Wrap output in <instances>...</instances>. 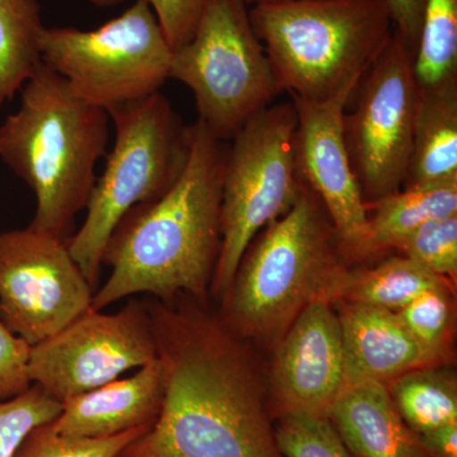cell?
Segmentation results:
<instances>
[{
    "mask_svg": "<svg viewBox=\"0 0 457 457\" xmlns=\"http://www.w3.org/2000/svg\"><path fill=\"white\" fill-rule=\"evenodd\" d=\"M156 359L152 319L144 300L113 314L90 308L55 336L31 347L32 384L64 403Z\"/></svg>",
    "mask_w": 457,
    "mask_h": 457,
    "instance_id": "obj_11",
    "label": "cell"
},
{
    "mask_svg": "<svg viewBox=\"0 0 457 457\" xmlns=\"http://www.w3.org/2000/svg\"><path fill=\"white\" fill-rule=\"evenodd\" d=\"M345 258L323 204L303 182L294 206L246 249L219 318L240 338L279 341L309 303L330 302Z\"/></svg>",
    "mask_w": 457,
    "mask_h": 457,
    "instance_id": "obj_4",
    "label": "cell"
},
{
    "mask_svg": "<svg viewBox=\"0 0 457 457\" xmlns=\"http://www.w3.org/2000/svg\"><path fill=\"white\" fill-rule=\"evenodd\" d=\"M327 417L354 457H429L400 416L386 384L345 385Z\"/></svg>",
    "mask_w": 457,
    "mask_h": 457,
    "instance_id": "obj_17",
    "label": "cell"
},
{
    "mask_svg": "<svg viewBox=\"0 0 457 457\" xmlns=\"http://www.w3.org/2000/svg\"><path fill=\"white\" fill-rule=\"evenodd\" d=\"M108 114L116 131L114 145L96 180L86 220L66 242L95 290L114 228L132 207L161 197L188 154V128L161 92Z\"/></svg>",
    "mask_w": 457,
    "mask_h": 457,
    "instance_id": "obj_6",
    "label": "cell"
},
{
    "mask_svg": "<svg viewBox=\"0 0 457 457\" xmlns=\"http://www.w3.org/2000/svg\"><path fill=\"white\" fill-rule=\"evenodd\" d=\"M62 404L38 385L8 400H0V457H14L35 427L53 422Z\"/></svg>",
    "mask_w": 457,
    "mask_h": 457,
    "instance_id": "obj_26",
    "label": "cell"
},
{
    "mask_svg": "<svg viewBox=\"0 0 457 457\" xmlns=\"http://www.w3.org/2000/svg\"><path fill=\"white\" fill-rule=\"evenodd\" d=\"M276 418L326 416L345 385V347L333 303H309L279 339L273 363Z\"/></svg>",
    "mask_w": 457,
    "mask_h": 457,
    "instance_id": "obj_14",
    "label": "cell"
},
{
    "mask_svg": "<svg viewBox=\"0 0 457 457\" xmlns=\"http://www.w3.org/2000/svg\"><path fill=\"white\" fill-rule=\"evenodd\" d=\"M149 429L141 427L111 437H74L60 435L46 423L27 435L14 457H119Z\"/></svg>",
    "mask_w": 457,
    "mask_h": 457,
    "instance_id": "obj_24",
    "label": "cell"
},
{
    "mask_svg": "<svg viewBox=\"0 0 457 457\" xmlns=\"http://www.w3.org/2000/svg\"><path fill=\"white\" fill-rule=\"evenodd\" d=\"M38 0H0V106L13 101L41 65Z\"/></svg>",
    "mask_w": 457,
    "mask_h": 457,
    "instance_id": "obj_21",
    "label": "cell"
},
{
    "mask_svg": "<svg viewBox=\"0 0 457 457\" xmlns=\"http://www.w3.org/2000/svg\"><path fill=\"white\" fill-rule=\"evenodd\" d=\"M29 353L31 345L0 320V400L14 398L31 386Z\"/></svg>",
    "mask_w": 457,
    "mask_h": 457,
    "instance_id": "obj_29",
    "label": "cell"
},
{
    "mask_svg": "<svg viewBox=\"0 0 457 457\" xmlns=\"http://www.w3.org/2000/svg\"><path fill=\"white\" fill-rule=\"evenodd\" d=\"M387 384L400 416L417 435L457 423L456 378L450 372L411 370Z\"/></svg>",
    "mask_w": 457,
    "mask_h": 457,
    "instance_id": "obj_22",
    "label": "cell"
},
{
    "mask_svg": "<svg viewBox=\"0 0 457 457\" xmlns=\"http://www.w3.org/2000/svg\"><path fill=\"white\" fill-rule=\"evenodd\" d=\"M383 2L389 9L394 29L416 54L425 0H383Z\"/></svg>",
    "mask_w": 457,
    "mask_h": 457,
    "instance_id": "obj_31",
    "label": "cell"
},
{
    "mask_svg": "<svg viewBox=\"0 0 457 457\" xmlns=\"http://www.w3.org/2000/svg\"><path fill=\"white\" fill-rule=\"evenodd\" d=\"M457 177V77L418 90L404 187Z\"/></svg>",
    "mask_w": 457,
    "mask_h": 457,
    "instance_id": "obj_18",
    "label": "cell"
},
{
    "mask_svg": "<svg viewBox=\"0 0 457 457\" xmlns=\"http://www.w3.org/2000/svg\"><path fill=\"white\" fill-rule=\"evenodd\" d=\"M414 74L420 87L457 77V0H425Z\"/></svg>",
    "mask_w": 457,
    "mask_h": 457,
    "instance_id": "obj_23",
    "label": "cell"
},
{
    "mask_svg": "<svg viewBox=\"0 0 457 457\" xmlns=\"http://www.w3.org/2000/svg\"><path fill=\"white\" fill-rule=\"evenodd\" d=\"M337 303L345 347V385L360 381L387 384L440 359L411 336L396 312L362 303Z\"/></svg>",
    "mask_w": 457,
    "mask_h": 457,
    "instance_id": "obj_15",
    "label": "cell"
},
{
    "mask_svg": "<svg viewBox=\"0 0 457 457\" xmlns=\"http://www.w3.org/2000/svg\"><path fill=\"white\" fill-rule=\"evenodd\" d=\"M356 86L324 101L293 97L296 108L295 158L300 179L317 195L335 228L345 258H359L368 239V204L345 137V113Z\"/></svg>",
    "mask_w": 457,
    "mask_h": 457,
    "instance_id": "obj_13",
    "label": "cell"
},
{
    "mask_svg": "<svg viewBox=\"0 0 457 457\" xmlns=\"http://www.w3.org/2000/svg\"><path fill=\"white\" fill-rule=\"evenodd\" d=\"M429 457H457V423L418 435Z\"/></svg>",
    "mask_w": 457,
    "mask_h": 457,
    "instance_id": "obj_32",
    "label": "cell"
},
{
    "mask_svg": "<svg viewBox=\"0 0 457 457\" xmlns=\"http://www.w3.org/2000/svg\"><path fill=\"white\" fill-rule=\"evenodd\" d=\"M170 79L192 90L198 121L222 141L282 93L243 0H207L191 40L171 56Z\"/></svg>",
    "mask_w": 457,
    "mask_h": 457,
    "instance_id": "obj_7",
    "label": "cell"
},
{
    "mask_svg": "<svg viewBox=\"0 0 457 457\" xmlns=\"http://www.w3.org/2000/svg\"><path fill=\"white\" fill-rule=\"evenodd\" d=\"M154 12L170 49L177 51L194 36L207 0H144Z\"/></svg>",
    "mask_w": 457,
    "mask_h": 457,
    "instance_id": "obj_30",
    "label": "cell"
},
{
    "mask_svg": "<svg viewBox=\"0 0 457 457\" xmlns=\"http://www.w3.org/2000/svg\"><path fill=\"white\" fill-rule=\"evenodd\" d=\"M374 204L360 260L395 249L427 222L457 215V177L404 187Z\"/></svg>",
    "mask_w": 457,
    "mask_h": 457,
    "instance_id": "obj_19",
    "label": "cell"
},
{
    "mask_svg": "<svg viewBox=\"0 0 457 457\" xmlns=\"http://www.w3.org/2000/svg\"><path fill=\"white\" fill-rule=\"evenodd\" d=\"M164 392L163 366L156 357L129 378L65 400L62 413L49 425L60 435L92 438L152 428L163 407Z\"/></svg>",
    "mask_w": 457,
    "mask_h": 457,
    "instance_id": "obj_16",
    "label": "cell"
},
{
    "mask_svg": "<svg viewBox=\"0 0 457 457\" xmlns=\"http://www.w3.org/2000/svg\"><path fill=\"white\" fill-rule=\"evenodd\" d=\"M416 262L395 255L366 270H345L330 295L332 303H353L398 312L420 294L445 284Z\"/></svg>",
    "mask_w": 457,
    "mask_h": 457,
    "instance_id": "obj_20",
    "label": "cell"
},
{
    "mask_svg": "<svg viewBox=\"0 0 457 457\" xmlns=\"http://www.w3.org/2000/svg\"><path fill=\"white\" fill-rule=\"evenodd\" d=\"M414 53L394 29L345 113V137L352 170L368 204L395 194L407 179L418 102Z\"/></svg>",
    "mask_w": 457,
    "mask_h": 457,
    "instance_id": "obj_10",
    "label": "cell"
},
{
    "mask_svg": "<svg viewBox=\"0 0 457 457\" xmlns=\"http://www.w3.org/2000/svg\"><path fill=\"white\" fill-rule=\"evenodd\" d=\"M95 293L66 242L29 227L0 233V320L31 347L92 308Z\"/></svg>",
    "mask_w": 457,
    "mask_h": 457,
    "instance_id": "obj_12",
    "label": "cell"
},
{
    "mask_svg": "<svg viewBox=\"0 0 457 457\" xmlns=\"http://www.w3.org/2000/svg\"><path fill=\"white\" fill-rule=\"evenodd\" d=\"M249 18L282 92L306 101L359 84L394 32L383 0H279Z\"/></svg>",
    "mask_w": 457,
    "mask_h": 457,
    "instance_id": "obj_5",
    "label": "cell"
},
{
    "mask_svg": "<svg viewBox=\"0 0 457 457\" xmlns=\"http://www.w3.org/2000/svg\"><path fill=\"white\" fill-rule=\"evenodd\" d=\"M93 5L99 8H110L121 4L125 0H88Z\"/></svg>",
    "mask_w": 457,
    "mask_h": 457,
    "instance_id": "obj_33",
    "label": "cell"
},
{
    "mask_svg": "<svg viewBox=\"0 0 457 457\" xmlns=\"http://www.w3.org/2000/svg\"><path fill=\"white\" fill-rule=\"evenodd\" d=\"M144 302L163 366V407L119 457H285L243 338L204 300Z\"/></svg>",
    "mask_w": 457,
    "mask_h": 457,
    "instance_id": "obj_1",
    "label": "cell"
},
{
    "mask_svg": "<svg viewBox=\"0 0 457 457\" xmlns=\"http://www.w3.org/2000/svg\"><path fill=\"white\" fill-rule=\"evenodd\" d=\"M296 108L273 104L254 114L228 149L221 192V251L210 291L222 299L262 228L284 216L303 187L295 158Z\"/></svg>",
    "mask_w": 457,
    "mask_h": 457,
    "instance_id": "obj_8",
    "label": "cell"
},
{
    "mask_svg": "<svg viewBox=\"0 0 457 457\" xmlns=\"http://www.w3.org/2000/svg\"><path fill=\"white\" fill-rule=\"evenodd\" d=\"M228 147L203 122L188 126L179 176L155 200L137 204L114 228L102 266L110 276L92 308L145 294L162 302L186 294L206 299L221 251V192Z\"/></svg>",
    "mask_w": 457,
    "mask_h": 457,
    "instance_id": "obj_2",
    "label": "cell"
},
{
    "mask_svg": "<svg viewBox=\"0 0 457 457\" xmlns=\"http://www.w3.org/2000/svg\"><path fill=\"white\" fill-rule=\"evenodd\" d=\"M243 2L245 3H254L255 5L257 4H264V3H273V2H279V0H243Z\"/></svg>",
    "mask_w": 457,
    "mask_h": 457,
    "instance_id": "obj_34",
    "label": "cell"
},
{
    "mask_svg": "<svg viewBox=\"0 0 457 457\" xmlns=\"http://www.w3.org/2000/svg\"><path fill=\"white\" fill-rule=\"evenodd\" d=\"M396 314L423 347L442 356L453 317L446 282L420 294Z\"/></svg>",
    "mask_w": 457,
    "mask_h": 457,
    "instance_id": "obj_28",
    "label": "cell"
},
{
    "mask_svg": "<svg viewBox=\"0 0 457 457\" xmlns=\"http://www.w3.org/2000/svg\"><path fill=\"white\" fill-rule=\"evenodd\" d=\"M275 435L285 457H354L326 416L281 414Z\"/></svg>",
    "mask_w": 457,
    "mask_h": 457,
    "instance_id": "obj_25",
    "label": "cell"
},
{
    "mask_svg": "<svg viewBox=\"0 0 457 457\" xmlns=\"http://www.w3.org/2000/svg\"><path fill=\"white\" fill-rule=\"evenodd\" d=\"M20 93V107L0 125V159L35 194L29 227L68 242L106 155L110 114L77 97L44 62Z\"/></svg>",
    "mask_w": 457,
    "mask_h": 457,
    "instance_id": "obj_3",
    "label": "cell"
},
{
    "mask_svg": "<svg viewBox=\"0 0 457 457\" xmlns=\"http://www.w3.org/2000/svg\"><path fill=\"white\" fill-rule=\"evenodd\" d=\"M41 60L64 78L71 92L110 113L155 95L170 79L173 50L144 0L90 29L42 31Z\"/></svg>",
    "mask_w": 457,
    "mask_h": 457,
    "instance_id": "obj_9",
    "label": "cell"
},
{
    "mask_svg": "<svg viewBox=\"0 0 457 457\" xmlns=\"http://www.w3.org/2000/svg\"><path fill=\"white\" fill-rule=\"evenodd\" d=\"M395 251L440 278L457 272V215L427 222L405 237Z\"/></svg>",
    "mask_w": 457,
    "mask_h": 457,
    "instance_id": "obj_27",
    "label": "cell"
}]
</instances>
